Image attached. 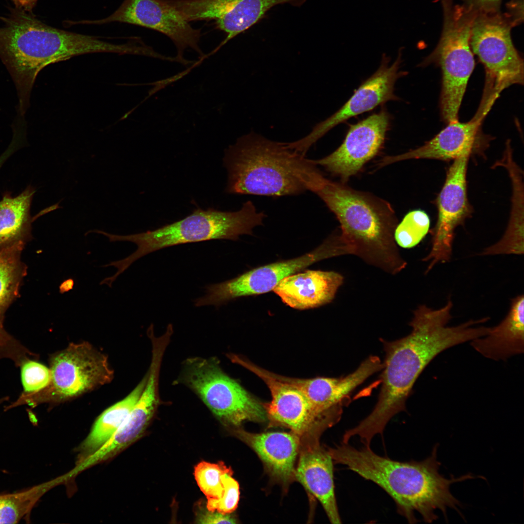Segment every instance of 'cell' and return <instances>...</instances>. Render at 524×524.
<instances>
[{"instance_id": "obj_1", "label": "cell", "mask_w": 524, "mask_h": 524, "mask_svg": "<svg viewBox=\"0 0 524 524\" xmlns=\"http://www.w3.org/2000/svg\"><path fill=\"white\" fill-rule=\"evenodd\" d=\"M452 307L451 299L436 310L421 305L413 311L409 335L393 341L381 339L385 359L377 401L370 413L352 430L361 442L370 443L375 435L383 434L394 415L406 410V402L415 381L436 356L485 334L484 328L477 325L478 319L447 326Z\"/></svg>"}, {"instance_id": "obj_2", "label": "cell", "mask_w": 524, "mask_h": 524, "mask_svg": "<svg viewBox=\"0 0 524 524\" xmlns=\"http://www.w3.org/2000/svg\"><path fill=\"white\" fill-rule=\"evenodd\" d=\"M437 448L438 445L434 446L431 455L423 460L404 462L380 456L370 447L357 449L349 443L342 442L327 449L333 462L379 486L393 500L397 512L409 523L415 524L418 521L416 514L426 523L436 520L437 509L445 519L448 508L460 514V503L451 492V485L475 477L467 474L448 479L441 475Z\"/></svg>"}, {"instance_id": "obj_3", "label": "cell", "mask_w": 524, "mask_h": 524, "mask_svg": "<svg viewBox=\"0 0 524 524\" xmlns=\"http://www.w3.org/2000/svg\"><path fill=\"white\" fill-rule=\"evenodd\" d=\"M226 191L230 194L280 196L318 188L324 175L312 160L283 143L251 132L226 151Z\"/></svg>"}, {"instance_id": "obj_4", "label": "cell", "mask_w": 524, "mask_h": 524, "mask_svg": "<svg viewBox=\"0 0 524 524\" xmlns=\"http://www.w3.org/2000/svg\"><path fill=\"white\" fill-rule=\"evenodd\" d=\"M346 183L324 176L314 193L339 222L340 237L349 254L389 274L399 273L407 262L394 239L398 220L392 205Z\"/></svg>"}, {"instance_id": "obj_5", "label": "cell", "mask_w": 524, "mask_h": 524, "mask_svg": "<svg viewBox=\"0 0 524 524\" xmlns=\"http://www.w3.org/2000/svg\"><path fill=\"white\" fill-rule=\"evenodd\" d=\"M265 217L248 200L236 212L197 209L181 220L154 230L126 235L109 233L107 237L111 242H130L137 246L133 253L114 262L118 272L123 273L138 259L166 247L213 239L236 240L241 235H251Z\"/></svg>"}, {"instance_id": "obj_6", "label": "cell", "mask_w": 524, "mask_h": 524, "mask_svg": "<svg viewBox=\"0 0 524 524\" xmlns=\"http://www.w3.org/2000/svg\"><path fill=\"white\" fill-rule=\"evenodd\" d=\"M443 22L439 42L424 63H437L442 72L440 107L443 120H458L460 106L475 67L470 46L472 25L476 12L452 0H440Z\"/></svg>"}, {"instance_id": "obj_7", "label": "cell", "mask_w": 524, "mask_h": 524, "mask_svg": "<svg viewBox=\"0 0 524 524\" xmlns=\"http://www.w3.org/2000/svg\"><path fill=\"white\" fill-rule=\"evenodd\" d=\"M506 13L476 12L470 46L483 65L486 84L481 105L490 109L504 90L524 82V61L515 49L510 31L514 27Z\"/></svg>"}, {"instance_id": "obj_8", "label": "cell", "mask_w": 524, "mask_h": 524, "mask_svg": "<svg viewBox=\"0 0 524 524\" xmlns=\"http://www.w3.org/2000/svg\"><path fill=\"white\" fill-rule=\"evenodd\" d=\"M49 369L51 379L46 388L33 394L21 393L11 407L66 400L109 383L114 375L107 357L85 342L71 343L54 354Z\"/></svg>"}, {"instance_id": "obj_9", "label": "cell", "mask_w": 524, "mask_h": 524, "mask_svg": "<svg viewBox=\"0 0 524 524\" xmlns=\"http://www.w3.org/2000/svg\"><path fill=\"white\" fill-rule=\"evenodd\" d=\"M184 369V382L225 425L236 428L246 421L267 420L263 403L223 372L216 360L189 359Z\"/></svg>"}, {"instance_id": "obj_10", "label": "cell", "mask_w": 524, "mask_h": 524, "mask_svg": "<svg viewBox=\"0 0 524 524\" xmlns=\"http://www.w3.org/2000/svg\"><path fill=\"white\" fill-rule=\"evenodd\" d=\"M344 254L346 248L339 233H333L318 247L301 257L260 266L232 279L208 285L205 294L195 300V306H219L240 297L269 292L284 278L313 263Z\"/></svg>"}, {"instance_id": "obj_11", "label": "cell", "mask_w": 524, "mask_h": 524, "mask_svg": "<svg viewBox=\"0 0 524 524\" xmlns=\"http://www.w3.org/2000/svg\"><path fill=\"white\" fill-rule=\"evenodd\" d=\"M230 359L256 375L268 387L272 399L263 405L269 426L288 428L301 440L320 438L340 420L341 416L320 411L299 390L278 378L275 374L236 355L232 354Z\"/></svg>"}, {"instance_id": "obj_12", "label": "cell", "mask_w": 524, "mask_h": 524, "mask_svg": "<svg viewBox=\"0 0 524 524\" xmlns=\"http://www.w3.org/2000/svg\"><path fill=\"white\" fill-rule=\"evenodd\" d=\"M115 22L138 25L165 35L177 48L176 57L184 65L194 63L184 58L186 49H191L201 58L205 57L199 45L200 30L192 27L163 0H124L118 9L106 18L70 21V24L101 25Z\"/></svg>"}, {"instance_id": "obj_13", "label": "cell", "mask_w": 524, "mask_h": 524, "mask_svg": "<svg viewBox=\"0 0 524 524\" xmlns=\"http://www.w3.org/2000/svg\"><path fill=\"white\" fill-rule=\"evenodd\" d=\"M470 154L454 160L449 167L436 203L438 219L432 229L431 247L423 259L429 262L428 273L438 263L449 262L452 254L455 230L471 213L467 193L466 173Z\"/></svg>"}, {"instance_id": "obj_14", "label": "cell", "mask_w": 524, "mask_h": 524, "mask_svg": "<svg viewBox=\"0 0 524 524\" xmlns=\"http://www.w3.org/2000/svg\"><path fill=\"white\" fill-rule=\"evenodd\" d=\"M384 55L377 70L365 81L347 102L324 121L317 124L302 138L286 143L287 148L305 156L309 149L329 131L347 119L373 110L387 101L396 99L394 84L403 73L399 70L401 63V51L397 59L389 66Z\"/></svg>"}, {"instance_id": "obj_15", "label": "cell", "mask_w": 524, "mask_h": 524, "mask_svg": "<svg viewBox=\"0 0 524 524\" xmlns=\"http://www.w3.org/2000/svg\"><path fill=\"white\" fill-rule=\"evenodd\" d=\"M389 125V116L385 111L373 114L352 125L341 145L329 155L312 160L331 175L346 183L359 173L365 164L374 158L383 147Z\"/></svg>"}, {"instance_id": "obj_16", "label": "cell", "mask_w": 524, "mask_h": 524, "mask_svg": "<svg viewBox=\"0 0 524 524\" xmlns=\"http://www.w3.org/2000/svg\"><path fill=\"white\" fill-rule=\"evenodd\" d=\"M307 0H179L177 10L187 22L214 20L216 27L227 35L215 52L230 39L261 19L278 4L299 7Z\"/></svg>"}, {"instance_id": "obj_17", "label": "cell", "mask_w": 524, "mask_h": 524, "mask_svg": "<svg viewBox=\"0 0 524 524\" xmlns=\"http://www.w3.org/2000/svg\"><path fill=\"white\" fill-rule=\"evenodd\" d=\"M318 438L301 440L295 478L320 502L332 524H341L334 491L333 461Z\"/></svg>"}, {"instance_id": "obj_18", "label": "cell", "mask_w": 524, "mask_h": 524, "mask_svg": "<svg viewBox=\"0 0 524 524\" xmlns=\"http://www.w3.org/2000/svg\"><path fill=\"white\" fill-rule=\"evenodd\" d=\"M483 117L476 114L470 121L458 120L447 126L423 146L397 155L386 156L377 163L380 168L410 159L455 160L473 153L477 147L479 130Z\"/></svg>"}, {"instance_id": "obj_19", "label": "cell", "mask_w": 524, "mask_h": 524, "mask_svg": "<svg viewBox=\"0 0 524 524\" xmlns=\"http://www.w3.org/2000/svg\"><path fill=\"white\" fill-rule=\"evenodd\" d=\"M238 439L259 456L271 476L284 486L295 478L301 439L292 432L254 433L240 427L232 430Z\"/></svg>"}, {"instance_id": "obj_20", "label": "cell", "mask_w": 524, "mask_h": 524, "mask_svg": "<svg viewBox=\"0 0 524 524\" xmlns=\"http://www.w3.org/2000/svg\"><path fill=\"white\" fill-rule=\"evenodd\" d=\"M343 281L337 272L307 270L284 278L273 291L286 305L306 310L331 302Z\"/></svg>"}, {"instance_id": "obj_21", "label": "cell", "mask_w": 524, "mask_h": 524, "mask_svg": "<svg viewBox=\"0 0 524 524\" xmlns=\"http://www.w3.org/2000/svg\"><path fill=\"white\" fill-rule=\"evenodd\" d=\"M524 295L511 299L509 311L488 334L471 342V346L484 357L494 360H506L524 351Z\"/></svg>"}, {"instance_id": "obj_22", "label": "cell", "mask_w": 524, "mask_h": 524, "mask_svg": "<svg viewBox=\"0 0 524 524\" xmlns=\"http://www.w3.org/2000/svg\"><path fill=\"white\" fill-rule=\"evenodd\" d=\"M36 190L28 186L13 197L7 192L0 200V249L18 243H24L32 237L33 219L30 209Z\"/></svg>"}, {"instance_id": "obj_23", "label": "cell", "mask_w": 524, "mask_h": 524, "mask_svg": "<svg viewBox=\"0 0 524 524\" xmlns=\"http://www.w3.org/2000/svg\"><path fill=\"white\" fill-rule=\"evenodd\" d=\"M147 374L124 399L106 409L98 417L83 443L82 448L92 454L111 437L122 425L136 404L145 386ZM89 454V455H90Z\"/></svg>"}, {"instance_id": "obj_24", "label": "cell", "mask_w": 524, "mask_h": 524, "mask_svg": "<svg viewBox=\"0 0 524 524\" xmlns=\"http://www.w3.org/2000/svg\"><path fill=\"white\" fill-rule=\"evenodd\" d=\"M26 244L20 243L0 249V325L4 314L18 294L26 266L21 260Z\"/></svg>"}, {"instance_id": "obj_25", "label": "cell", "mask_w": 524, "mask_h": 524, "mask_svg": "<svg viewBox=\"0 0 524 524\" xmlns=\"http://www.w3.org/2000/svg\"><path fill=\"white\" fill-rule=\"evenodd\" d=\"M50 486L48 483L19 492L0 494V524H16L27 517Z\"/></svg>"}, {"instance_id": "obj_26", "label": "cell", "mask_w": 524, "mask_h": 524, "mask_svg": "<svg viewBox=\"0 0 524 524\" xmlns=\"http://www.w3.org/2000/svg\"><path fill=\"white\" fill-rule=\"evenodd\" d=\"M511 203L510 218L504 235L496 243L484 248L479 255L524 254V203L520 200H514Z\"/></svg>"}, {"instance_id": "obj_27", "label": "cell", "mask_w": 524, "mask_h": 524, "mask_svg": "<svg viewBox=\"0 0 524 524\" xmlns=\"http://www.w3.org/2000/svg\"><path fill=\"white\" fill-rule=\"evenodd\" d=\"M430 219L426 213L421 210L407 213L394 231L396 244L404 248H410L418 245L427 233Z\"/></svg>"}, {"instance_id": "obj_28", "label": "cell", "mask_w": 524, "mask_h": 524, "mask_svg": "<svg viewBox=\"0 0 524 524\" xmlns=\"http://www.w3.org/2000/svg\"><path fill=\"white\" fill-rule=\"evenodd\" d=\"M233 473L224 462L211 463L201 461L195 467L194 475L197 484L207 499H219L224 490L223 476Z\"/></svg>"}, {"instance_id": "obj_29", "label": "cell", "mask_w": 524, "mask_h": 524, "mask_svg": "<svg viewBox=\"0 0 524 524\" xmlns=\"http://www.w3.org/2000/svg\"><path fill=\"white\" fill-rule=\"evenodd\" d=\"M21 378L23 388L22 393L30 394L46 388L51 379L49 368L36 361L29 359L20 365Z\"/></svg>"}, {"instance_id": "obj_30", "label": "cell", "mask_w": 524, "mask_h": 524, "mask_svg": "<svg viewBox=\"0 0 524 524\" xmlns=\"http://www.w3.org/2000/svg\"><path fill=\"white\" fill-rule=\"evenodd\" d=\"M233 473H228L223 477L224 490L218 499H207L206 508L210 511H216L223 514H229L237 507L239 496L238 483L232 477Z\"/></svg>"}, {"instance_id": "obj_31", "label": "cell", "mask_w": 524, "mask_h": 524, "mask_svg": "<svg viewBox=\"0 0 524 524\" xmlns=\"http://www.w3.org/2000/svg\"><path fill=\"white\" fill-rule=\"evenodd\" d=\"M196 523L198 524H236V519L229 514H223L216 511H210L207 508L201 509L197 511Z\"/></svg>"}, {"instance_id": "obj_32", "label": "cell", "mask_w": 524, "mask_h": 524, "mask_svg": "<svg viewBox=\"0 0 524 524\" xmlns=\"http://www.w3.org/2000/svg\"><path fill=\"white\" fill-rule=\"evenodd\" d=\"M463 4L476 12H495L500 11L502 0H462Z\"/></svg>"}, {"instance_id": "obj_33", "label": "cell", "mask_w": 524, "mask_h": 524, "mask_svg": "<svg viewBox=\"0 0 524 524\" xmlns=\"http://www.w3.org/2000/svg\"><path fill=\"white\" fill-rule=\"evenodd\" d=\"M508 9L506 14L515 26L523 21V0H512L508 4Z\"/></svg>"}, {"instance_id": "obj_34", "label": "cell", "mask_w": 524, "mask_h": 524, "mask_svg": "<svg viewBox=\"0 0 524 524\" xmlns=\"http://www.w3.org/2000/svg\"><path fill=\"white\" fill-rule=\"evenodd\" d=\"M192 68V67L189 68V69H186V70H184L183 71H182V72H180V73H178V74H176V75H175L174 76H172L171 77H169V78H166V79H164V80H162L158 81H157V82H154L152 83L151 84H152V85H153V87L149 92L148 97H149L151 95H153L154 94L156 93L158 91H159V90H161L162 89L164 88L165 87H166L168 85L172 83V82H174L175 81H177L178 80H180L182 77H184L186 74H187L190 71V70H191V69Z\"/></svg>"}, {"instance_id": "obj_35", "label": "cell", "mask_w": 524, "mask_h": 524, "mask_svg": "<svg viewBox=\"0 0 524 524\" xmlns=\"http://www.w3.org/2000/svg\"><path fill=\"white\" fill-rule=\"evenodd\" d=\"M23 141L17 137H13L11 143L5 151L0 156V168L5 162L22 145Z\"/></svg>"}, {"instance_id": "obj_36", "label": "cell", "mask_w": 524, "mask_h": 524, "mask_svg": "<svg viewBox=\"0 0 524 524\" xmlns=\"http://www.w3.org/2000/svg\"><path fill=\"white\" fill-rule=\"evenodd\" d=\"M74 285L73 279L69 278L63 281L59 286V292L63 294L73 289Z\"/></svg>"}, {"instance_id": "obj_37", "label": "cell", "mask_w": 524, "mask_h": 524, "mask_svg": "<svg viewBox=\"0 0 524 524\" xmlns=\"http://www.w3.org/2000/svg\"><path fill=\"white\" fill-rule=\"evenodd\" d=\"M15 6H25L28 4L31 0H11Z\"/></svg>"}, {"instance_id": "obj_38", "label": "cell", "mask_w": 524, "mask_h": 524, "mask_svg": "<svg viewBox=\"0 0 524 524\" xmlns=\"http://www.w3.org/2000/svg\"><path fill=\"white\" fill-rule=\"evenodd\" d=\"M7 400V397H3V398H2L0 399V403L4 402L5 401H6Z\"/></svg>"}]
</instances>
